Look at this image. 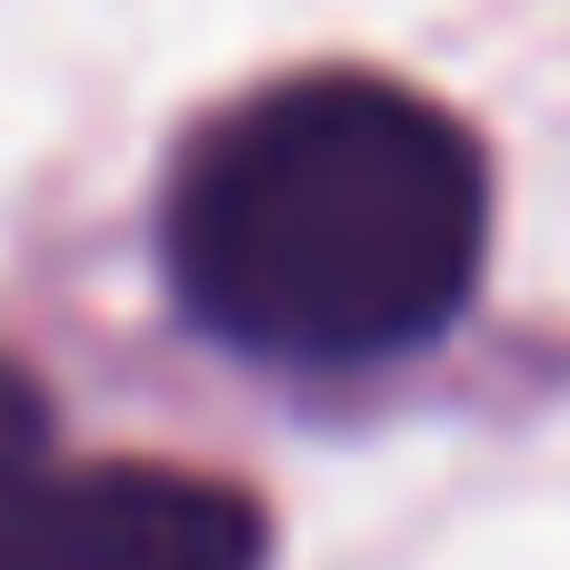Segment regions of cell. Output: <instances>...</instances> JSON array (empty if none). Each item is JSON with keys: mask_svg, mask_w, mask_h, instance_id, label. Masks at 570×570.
<instances>
[{"mask_svg": "<svg viewBox=\"0 0 570 570\" xmlns=\"http://www.w3.org/2000/svg\"><path fill=\"white\" fill-rule=\"evenodd\" d=\"M491 170L451 110L311 70L210 120L170 180V291L250 361L351 371L451 331L481 281Z\"/></svg>", "mask_w": 570, "mask_h": 570, "instance_id": "cell-1", "label": "cell"}, {"mask_svg": "<svg viewBox=\"0 0 570 570\" xmlns=\"http://www.w3.org/2000/svg\"><path fill=\"white\" fill-rule=\"evenodd\" d=\"M0 570H261V511L210 471L90 461L50 481Z\"/></svg>", "mask_w": 570, "mask_h": 570, "instance_id": "cell-2", "label": "cell"}, {"mask_svg": "<svg viewBox=\"0 0 570 570\" xmlns=\"http://www.w3.org/2000/svg\"><path fill=\"white\" fill-rule=\"evenodd\" d=\"M50 481H60L50 391H40L20 361H0V551H10V541H20V521L50 501Z\"/></svg>", "mask_w": 570, "mask_h": 570, "instance_id": "cell-3", "label": "cell"}]
</instances>
